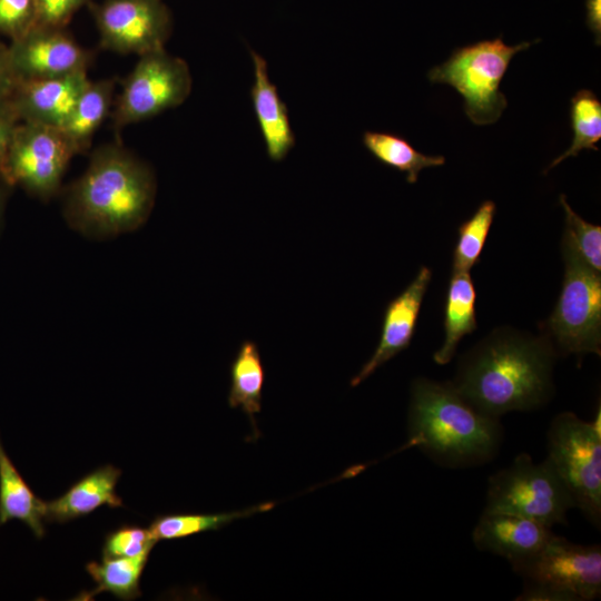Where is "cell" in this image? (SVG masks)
I'll return each instance as SVG.
<instances>
[{
    "label": "cell",
    "mask_w": 601,
    "mask_h": 601,
    "mask_svg": "<svg viewBox=\"0 0 601 601\" xmlns=\"http://www.w3.org/2000/svg\"><path fill=\"white\" fill-rule=\"evenodd\" d=\"M157 183L152 169L119 144L97 148L83 174L66 190L70 228L91 239L134 231L149 218Z\"/></svg>",
    "instance_id": "7a4b0ae2"
},
{
    "label": "cell",
    "mask_w": 601,
    "mask_h": 601,
    "mask_svg": "<svg viewBox=\"0 0 601 601\" xmlns=\"http://www.w3.org/2000/svg\"><path fill=\"white\" fill-rule=\"evenodd\" d=\"M274 503H264L242 511L223 513H184L157 515L150 523L148 531L152 539L174 540L198 534L205 531H216L228 523L269 510Z\"/></svg>",
    "instance_id": "cb8c5ba5"
},
{
    "label": "cell",
    "mask_w": 601,
    "mask_h": 601,
    "mask_svg": "<svg viewBox=\"0 0 601 601\" xmlns=\"http://www.w3.org/2000/svg\"><path fill=\"white\" fill-rule=\"evenodd\" d=\"M431 279V268L422 266L407 287L386 305L378 344L370 359L351 380V386L364 382L377 368L410 346Z\"/></svg>",
    "instance_id": "4fadbf2b"
},
{
    "label": "cell",
    "mask_w": 601,
    "mask_h": 601,
    "mask_svg": "<svg viewBox=\"0 0 601 601\" xmlns=\"http://www.w3.org/2000/svg\"><path fill=\"white\" fill-rule=\"evenodd\" d=\"M19 122L10 98L0 100V160Z\"/></svg>",
    "instance_id": "4dcf8cb0"
},
{
    "label": "cell",
    "mask_w": 601,
    "mask_h": 601,
    "mask_svg": "<svg viewBox=\"0 0 601 601\" xmlns=\"http://www.w3.org/2000/svg\"><path fill=\"white\" fill-rule=\"evenodd\" d=\"M559 201L565 213L562 257L575 259L601 273V227L579 216L566 201L565 195H560Z\"/></svg>",
    "instance_id": "484cf974"
},
{
    "label": "cell",
    "mask_w": 601,
    "mask_h": 601,
    "mask_svg": "<svg viewBox=\"0 0 601 601\" xmlns=\"http://www.w3.org/2000/svg\"><path fill=\"white\" fill-rule=\"evenodd\" d=\"M556 356L543 335L499 327L462 356L451 383L474 407L493 417L536 410L553 394Z\"/></svg>",
    "instance_id": "6da1fadb"
},
{
    "label": "cell",
    "mask_w": 601,
    "mask_h": 601,
    "mask_svg": "<svg viewBox=\"0 0 601 601\" xmlns=\"http://www.w3.org/2000/svg\"><path fill=\"white\" fill-rule=\"evenodd\" d=\"M601 408L592 422L574 413L558 414L548 431V456L570 492L575 508L595 526L601 524Z\"/></svg>",
    "instance_id": "5b68a950"
},
{
    "label": "cell",
    "mask_w": 601,
    "mask_h": 601,
    "mask_svg": "<svg viewBox=\"0 0 601 601\" xmlns=\"http://www.w3.org/2000/svg\"><path fill=\"white\" fill-rule=\"evenodd\" d=\"M264 383L265 368L258 346L255 342L246 339L240 344L230 364L228 405L231 408H242L248 416L256 437L258 430L255 414L262 408Z\"/></svg>",
    "instance_id": "44dd1931"
},
{
    "label": "cell",
    "mask_w": 601,
    "mask_h": 601,
    "mask_svg": "<svg viewBox=\"0 0 601 601\" xmlns=\"http://www.w3.org/2000/svg\"><path fill=\"white\" fill-rule=\"evenodd\" d=\"M497 417L474 407L451 382L417 377L411 385L408 444L436 464L459 469L484 464L499 452Z\"/></svg>",
    "instance_id": "3957f363"
},
{
    "label": "cell",
    "mask_w": 601,
    "mask_h": 601,
    "mask_svg": "<svg viewBox=\"0 0 601 601\" xmlns=\"http://www.w3.org/2000/svg\"><path fill=\"white\" fill-rule=\"evenodd\" d=\"M156 543L148 529L122 524L105 536L102 558L137 556L151 552Z\"/></svg>",
    "instance_id": "83f0119b"
},
{
    "label": "cell",
    "mask_w": 601,
    "mask_h": 601,
    "mask_svg": "<svg viewBox=\"0 0 601 601\" xmlns=\"http://www.w3.org/2000/svg\"><path fill=\"white\" fill-rule=\"evenodd\" d=\"M149 554L150 552H145L137 556L102 558L100 562L87 563L86 571L96 582V588L82 591L75 600H91L102 592L111 593L124 601L139 598L140 578Z\"/></svg>",
    "instance_id": "7402d4cb"
},
{
    "label": "cell",
    "mask_w": 601,
    "mask_h": 601,
    "mask_svg": "<svg viewBox=\"0 0 601 601\" xmlns=\"http://www.w3.org/2000/svg\"><path fill=\"white\" fill-rule=\"evenodd\" d=\"M18 81L10 61L8 46L0 42V100L10 98Z\"/></svg>",
    "instance_id": "1f68e13d"
},
{
    "label": "cell",
    "mask_w": 601,
    "mask_h": 601,
    "mask_svg": "<svg viewBox=\"0 0 601 601\" xmlns=\"http://www.w3.org/2000/svg\"><path fill=\"white\" fill-rule=\"evenodd\" d=\"M254 67V83L250 90L252 104L270 160L282 161L295 146L288 109L282 100L277 87L270 81L267 61L255 50H250Z\"/></svg>",
    "instance_id": "2e32d148"
},
{
    "label": "cell",
    "mask_w": 601,
    "mask_h": 601,
    "mask_svg": "<svg viewBox=\"0 0 601 601\" xmlns=\"http://www.w3.org/2000/svg\"><path fill=\"white\" fill-rule=\"evenodd\" d=\"M587 26L594 35L595 45L601 43V0H585Z\"/></svg>",
    "instance_id": "d6a6232c"
},
{
    "label": "cell",
    "mask_w": 601,
    "mask_h": 601,
    "mask_svg": "<svg viewBox=\"0 0 601 601\" xmlns=\"http://www.w3.org/2000/svg\"><path fill=\"white\" fill-rule=\"evenodd\" d=\"M525 582L545 585L566 601H590L601 594L600 545H583L555 535L529 559L512 564Z\"/></svg>",
    "instance_id": "30bf717a"
},
{
    "label": "cell",
    "mask_w": 601,
    "mask_h": 601,
    "mask_svg": "<svg viewBox=\"0 0 601 601\" xmlns=\"http://www.w3.org/2000/svg\"><path fill=\"white\" fill-rule=\"evenodd\" d=\"M76 155L60 128L20 121L0 160V176L8 187L18 186L47 201L60 191Z\"/></svg>",
    "instance_id": "ba28073f"
},
{
    "label": "cell",
    "mask_w": 601,
    "mask_h": 601,
    "mask_svg": "<svg viewBox=\"0 0 601 601\" xmlns=\"http://www.w3.org/2000/svg\"><path fill=\"white\" fill-rule=\"evenodd\" d=\"M564 275L555 306L540 334L556 355H601V275L582 263L563 258Z\"/></svg>",
    "instance_id": "52a82bcc"
},
{
    "label": "cell",
    "mask_w": 601,
    "mask_h": 601,
    "mask_svg": "<svg viewBox=\"0 0 601 601\" xmlns=\"http://www.w3.org/2000/svg\"><path fill=\"white\" fill-rule=\"evenodd\" d=\"M8 188V185L3 181V179L0 176V231L2 229L3 225V215H4V206H6V189Z\"/></svg>",
    "instance_id": "836d02e7"
},
{
    "label": "cell",
    "mask_w": 601,
    "mask_h": 601,
    "mask_svg": "<svg viewBox=\"0 0 601 601\" xmlns=\"http://www.w3.org/2000/svg\"><path fill=\"white\" fill-rule=\"evenodd\" d=\"M495 211V203L485 200L469 219L459 226L452 270L470 272L479 263Z\"/></svg>",
    "instance_id": "4316f807"
},
{
    "label": "cell",
    "mask_w": 601,
    "mask_h": 601,
    "mask_svg": "<svg viewBox=\"0 0 601 601\" xmlns=\"http://www.w3.org/2000/svg\"><path fill=\"white\" fill-rule=\"evenodd\" d=\"M18 80L55 78L87 71L92 55L60 28L35 26L8 46Z\"/></svg>",
    "instance_id": "7c38bea8"
},
{
    "label": "cell",
    "mask_w": 601,
    "mask_h": 601,
    "mask_svg": "<svg viewBox=\"0 0 601 601\" xmlns=\"http://www.w3.org/2000/svg\"><path fill=\"white\" fill-rule=\"evenodd\" d=\"M552 534L550 528L533 520L484 510L472 540L480 551L502 556L512 565L535 554Z\"/></svg>",
    "instance_id": "9a60e30c"
},
{
    "label": "cell",
    "mask_w": 601,
    "mask_h": 601,
    "mask_svg": "<svg viewBox=\"0 0 601 601\" xmlns=\"http://www.w3.org/2000/svg\"><path fill=\"white\" fill-rule=\"evenodd\" d=\"M115 80L89 81L61 128L77 155L86 152L93 135L110 115Z\"/></svg>",
    "instance_id": "ffe728a7"
},
{
    "label": "cell",
    "mask_w": 601,
    "mask_h": 601,
    "mask_svg": "<svg viewBox=\"0 0 601 601\" xmlns=\"http://www.w3.org/2000/svg\"><path fill=\"white\" fill-rule=\"evenodd\" d=\"M363 145L382 164L405 174L415 184L421 170L445 164L441 155L430 156L416 150L404 137L383 131H365Z\"/></svg>",
    "instance_id": "603a6c76"
},
{
    "label": "cell",
    "mask_w": 601,
    "mask_h": 601,
    "mask_svg": "<svg viewBox=\"0 0 601 601\" xmlns=\"http://www.w3.org/2000/svg\"><path fill=\"white\" fill-rule=\"evenodd\" d=\"M36 19L35 0H0V36L17 40L36 26Z\"/></svg>",
    "instance_id": "f1b7e54d"
},
{
    "label": "cell",
    "mask_w": 601,
    "mask_h": 601,
    "mask_svg": "<svg viewBox=\"0 0 601 601\" xmlns=\"http://www.w3.org/2000/svg\"><path fill=\"white\" fill-rule=\"evenodd\" d=\"M533 43L523 41L509 46L497 37L456 48L446 61L427 72V78L432 83L454 88L462 96L464 112L473 124L490 125L497 121L508 107L500 85L512 58Z\"/></svg>",
    "instance_id": "277c9868"
},
{
    "label": "cell",
    "mask_w": 601,
    "mask_h": 601,
    "mask_svg": "<svg viewBox=\"0 0 601 601\" xmlns=\"http://www.w3.org/2000/svg\"><path fill=\"white\" fill-rule=\"evenodd\" d=\"M46 501L38 497L24 481L0 439V525L11 520L23 522L37 539H42Z\"/></svg>",
    "instance_id": "d6986e66"
},
{
    "label": "cell",
    "mask_w": 601,
    "mask_h": 601,
    "mask_svg": "<svg viewBox=\"0 0 601 601\" xmlns=\"http://www.w3.org/2000/svg\"><path fill=\"white\" fill-rule=\"evenodd\" d=\"M89 81L87 71L19 80L10 100L20 121L61 129Z\"/></svg>",
    "instance_id": "5bb4252c"
},
{
    "label": "cell",
    "mask_w": 601,
    "mask_h": 601,
    "mask_svg": "<svg viewBox=\"0 0 601 601\" xmlns=\"http://www.w3.org/2000/svg\"><path fill=\"white\" fill-rule=\"evenodd\" d=\"M191 88L190 69L184 59L165 49L139 56L111 114L115 128L120 130L178 107Z\"/></svg>",
    "instance_id": "9c48e42d"
},
{
    "label": "cell",
    "mask_w": 601,
    "mask_h": 601,
    "mask_svg": "<svg viewBox=\"0 0 601 601\" xmlns=\"http://www.w3.org/2000/svg\"><path fill=\"white\" fill-rule=\"evenodd\" d=\"M570 118L573 139L570 147L558 156L544 170V174L569 157H575L583 149L599 150L601 139V102L590 89H581L570 101Z\"/></svg>",
    "instance_id": "d4e9b609"
},
{
    "label": "cell",
    "mask_w": 601,
    "mask_h": 601,
    "mask_svg": "<svg viewBox=\"0 0 601 601\" xmlns=\"http://www.w3.org/2000/svg\"><path fill=\"white\" fill-rule=\"evenodd\" d=\"M475 302L476 289L470 272L452 270L444 302V341L433 354L436 364L450 363L461 339L476 329Z\"/></svg>",
    "instance_id": "ac0fdd59"
},
{
    "label": "cell",
    "mask_w": 601,
    "mask_h": 601,
    "mask_svg": "<svg viewBox=\"0 0 601 601\" xmlns=\"http://www.w3.org/2000/svg\"><path fill=\"white\" fill-rule=\"evenodd\" d=\"M36 26L66 29L76 12L90 0H35Z\"/></svg>",
    "instance_id": "f546056e"
},
{
    "label": "cell",
    "mask_w": 601,
    "mask_h": 601,
    "mask_svg": "<svg viewBox=\"0 0 601 601\" xmlns=\"http://www.w3.org/2000/svg\"><path fill=\"white\" fill-rule=\"evenodd\" d=\"M100 46L118 53L142 56L165 49L173 16L162 0H104L89 3Z\"/></svg>",
    "instance_id": "8fae6325"
},
{
    "label": "cell",
    "mask_w": 601,
    "mask_h": 601,
    "mask_svg": "<svg viewBox=\"0 0 601 601\" xmlns=\"http://www.w3.org/2000/svg\"><path fill=\"white\" fill-rule=\"evenodd\" d=\"M121 470L105 464L75 482L62 495L46 502V523H67L86 516L102 505H124L116 492Z\"/></svg>",
    "instance_id": "e0dca14e"
},
{
    "label": "cell",
    "mask_w": 601,
    "mask_h": 601,
    "mask_svg": "<svg viewBox=\"0 0 601 601\" xmlns=\"http://www.w3.org/2000/svg\"><path fill=\"white\" fill-rule=\"evenodd\" d=\"M572 508L570 492L546 459L535 463L521 453L489 479L485 511L520 515L552 529L566 523Z\"/></svg>",
    "instance_id": "8992f818"
}]
</instances>
